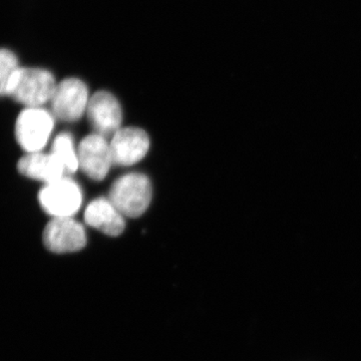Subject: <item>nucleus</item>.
<instances>
[{
	"label": "nucleus",
	"instance_id": "nucleus-1",
	"mask_svg": "<svg viewBox=\"0 0 361 361\" xmlns=\"http://www.w3.org/2000/svg\"><path fill=\"white\" fill-rule=\"evenodd\" d=\"M152 195L149 178L141 173H130L114 182L109 199L123 217L137 218L148 210Z\"/></svg>",
	"mask_w": 361,
	"mask_h": 361
},
{
	"label": "nucleus",
	"instance_id": "nucleus-2",
	"mask_svg": "<svg viewBox=\"0 0 361 361\" xmlns=\"http://www.w3.org/2000/svg\"><path fill=\"white\" fill-rule=\"evenodd\" d=\"M56 85L51 71L39 68H20L11 82L8 97L25 108H37L51 103Z\"/></svg>",
	"mask_w": 361,
	"mask_h": 361
},
{
	"label": "nucleus",
	"instance_id": "nucleus-3",
	"mask_svg": "<svg viewBox=\"0 0 361 361\" xmlns=\"http://www.w3.org/2000/svg\"><path fill=\"white\" fill-rule=\"evenodd\" d=\"M54 127V116L42 106L25 108L16 123V137L23 151L42 152Z\"/></svg>",
	"mask_w": 361,
	"mask_h": 361
},
{
	"label": "nucleus",
	"instance_id": "nucleus-4",
	"mask_svg": "<svg viewBox=\"0 0 361 361\" xmlns=\"http://www.w3.org/2000/svg\"><path fill=\"white\" fill-rule=\"evenodd\" d=\"M39 205L52 218L73 217L82 203V192L71 178L45 184L39 194Z\"/></svg>",
	"mask_w": 361,
	"mask_h": 361
},
{
	"label": "nucleus",
	"instance_id": "nucleus-5",
	"mask_svg": "<svg viewBox=\"0 0 361 361\" xmlns=\"http://www.w3.org/2000/svg\"><path fill=\"white\" fill-rule=\"evenodd\" d=\"M90 99L89 90L82 80L66 78L56 85L52 97V115L65 122H75L87 113Z\"/></svg>",
	"mask_w": 361,
	"mask_h": 361
},
{
	"label": "nucleus",
	"instance_id": "nucleus-6",
	"mask_svg": "<svg viewBox=\"0 0 361 361\" xmlns=\"http://www.w3.org/2000/svg\"><path fill=\"white\" fill-rule=\"evenodd\" d=\"M42 241L52 253H73L87 245V234L82 225L73 217L52 218L45 226Z\"/></svg>",
	"mask_w": 361,
	"mask_h": 361
},
{
	"label": "nucleus",
	"instance_id": "nucleus-7",
	"mask_svg": "<svg viewBox=\"0 0 361 361\" xmlns=\"http://www.w3.org/2000/svg\"><path fill=\"white\" fill-rule=\"evenodd\" d=\"M113 165L129 167L146 157L149 149V137L140 128H121L110 142Z\"/></svg>",
	"mask_w": 361,
	"mask_h": 361
},
{
	"label": "nucleus",
	"instance_id": "nucleus-8",
	"mask_svg": "<svg viewBox=\"0 0 361 361\" xmlns=\"http://www.w3.org/2000/svg\"><path fill=\"white\" fill-rule=\"evenodd\" d=\"M87 114L90 123L97 135L113 137L121 129L122 108L116 97L110 92L101 90L90 97Z\"/></svg>",
	"mask_w": 361,
	"mask_h": 361
},
{
	"label": "nucleus",
	"instance_id": "nucleus-9",
	"mask_svg": "<svg viewBox=\"0 0 361 361\" xmlns=\"http://www.w3.org/2000/svg\"><path fill=\"white\" fill-rule=\"evenodd\" d=\"M78 164L82 172L94 180H102L113 165L110 142L96 133L87 135L78 148Z\"/></svg>",
	"mask_w": 361,
	"mask_h": 361
},
{
	"label": "nucleus",
	"instance_id": "nucleus-10",
	"mask_svg": "<svg viewBox=\"0 0 361 361\" xmlns=\"http://www.w3.org/2000/svg\"><path fill=\"white\" fill-rule=\"evenodd\" d=\"M18 170L30 179L42 180L45 184L66 177L65 167L54 154L42 152L28 153L18 161Z\"/></svg>",
	"mask_w": 361,
	"mask_h": 361
},
{
	"label": "nucleus",
	"instance_id": "nucleus-11",
	"mask_svg": "<svg viewBox=\"0 0 361 361\" xmlns=\"http://www.w3.org/2000/svg\"><path fill=\"white\" fill-rule=\"evenodd\" d=\"M123 215L110 199L97 198L85 211V221L90 227L109 236H120L126 227Z\"/></svg>",
	"mask_w": 361,
	"mask_h": 361
},
{
	"label": "nucleus",
	"instance_id": "nucleus-12",
	"mask_svg": "<svg viewBox=\"0 0 361 361\" xmlns=\"http://www.w3.org/2000/svg\"><path fill=\"white\" fill-rule=\"evenodd\" d=\"M51 153L61 161L68 175L73 174L80 168L78 149H75L73 137L68 133L56 135L52 142Z\"/></svg>",
	"mask_w": 361,
	"mask_h": 361
},
{
	"label": "nucleus",
	"instance_id": "nucleus-13",
	"mask_svg": "<svg viewBox=\"0 0 361 361\" xmlns=\"http://www.w3.org/2000/svg\"><path fill=\"white\" fill-rule=\"evenodd\" d=\"M21 66L18 56L7 49H0V97L8 96L9 87Z\"/></svg>",
	"mask_w": 361,
	"mask_h": 361
}]
</instances>
